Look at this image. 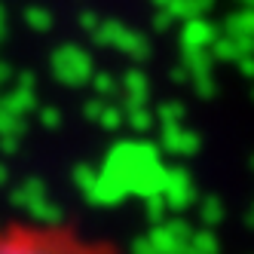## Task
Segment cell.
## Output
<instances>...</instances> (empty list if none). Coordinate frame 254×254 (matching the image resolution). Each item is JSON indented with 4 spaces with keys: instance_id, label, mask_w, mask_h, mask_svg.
<instances>
[{
    "instance_id": "obj_1",
    "label": "cell",
    "mask_w": 254,
    "mask_h": 254,
    "mask_svg": "<svg viewBox=\"0 0 254 254\" xmlns=\"http://www.w3.org/2000/svg\"><path fill=\"white\" fill-rule=\"evenodd\" d=\"M0 254H132L114 236L59 217H0Z\"/></svg>"
}]
</instances>
